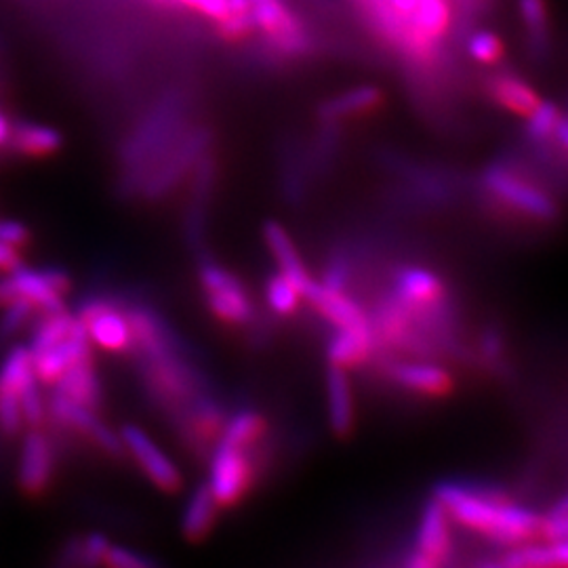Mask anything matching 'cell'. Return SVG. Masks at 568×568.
Returning a JSON list of instances; mask_svg holds the SVG:
<instances>
[{
  "label": "cell",
  "mask_w": 568,
  "mask_h": 568,
  "mask_svg": "<svg viewBox=\"0 0 568 568\" xmlns=\"http://www.w3.org/2000/svg\"><path fill=\"white\" fill-rule=\"evenodd\" d=\"M55 467V453L51 440L37 427L26 434L21 445L20 485L26 493L39 495L49 487Z\"/></svg>",
  "instance_id": "7c38bea8"
},
{
  "label": "cell",
  "mask_w": 568,
  "mask_h": 568,
  "mask_svg": "<svg viewBox=\"0 0 568 568\" xmlns=\"http://www.w3.org/2000/svg\"><path fill=\"white\" fill-rule=\"evenodd\" d=\"M264 241L267 248H270V253H272V257L276 260V264L281 267V274L302 291L305 300L307 291L312 288V284L316 281L305 270L304 260H302L297 246L293 243V239L288 236V232L278 222H267L264 225Z\"/></svg>",
  "instance_id": "2e32d148"
},
{
  "label": "cell",
  "mask_w": 568,
  "mask_h": 568,
  "mask_svg": "<svg viewBox=\"0 0 568 568\" xmlns=\"http://www.w3.org/2000/svg\"><path fill=\"white\" fill-rule=\"evenodd\" d=\"M480 187L490 206L509 217L532 224H558L562 217L560 203L541 183L535 182L516 164H488L480 178Z\"/></svg>",
  "instance_id": "7a4b0ae2"
},
{
  "label": "cell",
  "mask_w": 568,
  "mask_h": 568,
  "mask_svg": "<svg viewBox=\"0 0 568 568\" xmlns=\"http://www.w3.org/2000/svg\"><path fill=\"white\" fill-rule=\"evenodd\" d=\"M305 300L316 307L318 314H323L335 328H356V326L371 325V316L365 307L356 304L344 288H333L326 284H312Z\"/></svg>",
  "instance_id": "4fadbf2b"
},
{
  "label": "cell",
  "mask_w": 568,
  "mask_h": 568,
  "mask_svg": "<svg viewBox=\"0 0 568 568\" xmlns=\"http://www.w3.org/2000/svg\"><path fill=\"white\" fill-rule=\"evenodd\" d=\"M434 497L445 506L450 523L506 548L546 539V516L520 506L506 490L464 483H440Z\"/></svg>",
  "instance_id": "6da1fadb"
},
{
  "label": "cell",
  "mask_w": 568,
  "mask_h": 568,
  "mask_svg": "<svg viewBox=\"0 0 568 568\" xmlns=\"http://www.w3.org/2000/svg\"><path fill=\"white\" fill-rule=\"evenodd\" d=\"M30 239V232L26 225L18 222H0V243L13 244V246H23Z\"/></svg>",
  "instance_id": "1f68e13d"
},
{
  "label": "cell",
  "mask_w": 568,
  "mask_h": 568,
  "mask_svg": "<svg viewBox=\"0 0 568 568\" xmlns=\"http://www.w3.org/2000/svg\"><path fill=\"white\" fill-rule=\"evenodd\" d=\"M562 119L560 108L554 102H541L537 105V110L528 116L527 124H525V138L532 148L539 145H548L554 142V133L556 126Z\"/></svg>",
  "instance_id": "d4e9b609"
},
{
  "label": "cell",
  "mask_w": 568,
  "mask_h": 568,
  "mask_svg": "<svg viewBox=\"0 0 568 568\" xmlns=\"http://www.w3.org/2000/svg\"><path fill=\"white\" fill-rule=\"evenodd\" d=\"M199 281L203 286L209 312L224 325H248L255 316V305L244 284L225 267L217 264L201 265Z\"/></svg>",
  "instance_id": "5b68a950"
},
{
  "label": "cell",
  "mask_w": 568,
  "mask_h": 568,
  "mask_svg": "<svg viewBox=\"0 0 568 568\" xmlns=\"http://www.w3.org/2000/svg\"><path fill=\"white\" fill-rule=\"evenodd\" d=\"M21 265L20 246L13 244L0 243V272L9 274L18 270Z\"/></svg>",
  "instance_id": "d6a6232c"
},
{
  "label": "cell",
  "mask_w": 568,
  "mask_h": 568,
  "mask_svg": "<svg viewBox=\"0 0 568 568\" xmlns=\"http://www.w3.org/2000/svg\"><path fill=\"white\" fill-rule=\"evenodd\" d=\"M255 26L264 32L272 49L283 55H304L310 49V39L304 21L300 20L284 0H251Z\"/></svg>",
  "instance_id": "9c48e42d"
},
{
  "label": "cell",
  "mask_w": 568,
  "mask_h": 568,
  "mask_svg": "<svg viewBox=\"0 0 568 568\" xmlns=\"http://www.w3.org/2000/svg\"><path fill=\"white\" fill-rule=\"evenodd\" d=\"M265 434L267 422L264 415L255 408H241L225 422L220 440L234 447L255 448L262 445Z\"/></svg>",
  "instance_id": "7402d4cb"
},
{
  "label": "cell",
  "mask_w": 568,
  "mask_h": 568,
  "mask_svg": "<svg viewBox=\"0 0 568 568\" xmlns=\"http://www.w3.org/2000/svg\"><path fill=\"white\" fill-rule=\"evenodd\" d=\"M9 143L23 154V156H32V159H41L55 154L61 148L60 131L44 126V124H32V122H23L20 126L11 129V138Z\"/></svg>",
  "instance_id": "cb8c5ba5"
},
{
  "label": "cell",
  "mask_w": 568,
  "mask_h": 568,
  "mask_svg": "<svg viewBox=\"0 0 568 568\" xmlns=\"http://www.w3.org/2000/svg\"><path fill=\"white\" fill-rule=\"evenodd\" d=\"M77 318L84 326L91 344L98 345L103 352L110 354H124L135 349V335L133 326L122 310L121 304L114 300L95 297L87 300L77 312Z\"/></svg>",
  "instance_id": "8992f818"
},
{
  "label": "cell",
  "mask_w": 568,
  "mask_h": 568,
  "mask_svg": "<svg viewBox=\"0 0 568 568\" xmlns=\"http://www.w3.org/2000/svg\"><path fill=\"white\" fill-rule=\"evenodd\" d=\"M480 356L488 366L504 365L506 358V339L499 331L487 328L480 337Z\"/></svg>",
  "instance_id": "f546056e"
},
{
  "label": "cell",
  "mask_w": 568,
  "mask_h": 568,
  "mask_svg": "<svg viewBox=\"0 0 568 568\" xmlns=\"http://www.w3.org/2000/svg\"><path fill=\"white\" fill-rule=\"evenodd\" d=\"M389 377L396 386L424 398H445L455 389L453 373L443 365L427 361H408L389 368Z\"/></svg>",
  "instance_id": "8fae6325"
},
{
  "label": "cell",
  "mask_w": 568,
  "mask_h": 568,
  "mask_svg": "<svg viewBox=\"0 0 568 568\" xmlns=\"http://www.w3.org/2000/svg\"><path fill=\"white\" fill-rule=\"evenodd\" d=\"M554 142L560 143V150L568 154V114H562V119L556 126V133H554Z\"/></svg>",
  "instance_id": "836d02e7"
},
{
  "label": "cell",
  "mask_w": 568,
  "mask_h": 568,
  "mask_svg": "<svg viewBox=\"0 0 568 568\" xmlns=\"http://www.w3.org/2000/svg\"><path fill=\"white\" fill-rule=\"evenodd\" d=\"M108 548H110V541L103 537L102 532H91L79 541L70 544L68 556H70L72 565L98 567V565H103Z\"/></svg>",
  "instance_id": "4316f807"
},
{
  "label": "cell",
  "mask_w": 568,
  "mask_h": 568,
  "mask_svg": "<svg viewBox=\"0 0 568 568\" xmlns=\"http://www.w3.org/2000/svg\"><path fill=\"white\" fill-rule=\"evenodd\" d=\"M175 4H183L215 21L224 20L227 13V0H175Z\"/></svg>",
  "instance_id": "4dcf8cb0"
},
{
  "label": "cell",
  "mask_w": 568,
  "mask_h": 568,
  "mask_svg": "<svg viewBox=\"0 0 568 568\" xmlns=\"http://www.w3.org/2000/svg\"><path fill=\"white\" fill-rule=\"evenodd\" d=\"M518 11L527 32L528 58L535 63H546L551 53L546 0H518Z\"/></svg>",
  "instance_id": "ffe728a7"
},
{
  "label": "cell",
  "mask_w": 568,
  "mask_h": 568,
  "mask_svg": "<svg viewBox=\"0 0 568 568\" xmlns=\"http://www.w3.org/2000/svg\"><path fill=\"white\" fill-rule=\"evenodd\" d=\"M466 47L467 53L485 65H495L506 55L504 42L499 41V37L495 32H488V30L469 32Z\"/></svg>",
  "instance_id": "83f0119b"
},
{
  "label": "cell",
  "mask_w": 568,
  "mask_h": 568,
  "mask_svg": "<svg viewBox=\"0 0 568 568\" xmlns=\"http://www.w3.org/2000/svg\"><path fill=\"white\" fill-rule=\"evenodd\" d=\"M253 450L255 448L234 447L222 440H217V445L211 450L206 485L220 508L239 506L255 485L257 464Z\"/></svg>",
  "instance_id": "277c9868"
},
{
  "label": "cell",
  "mask_w": 568,
  "mask_h": 568,
  "mask_svg": "<svg viewBox=\"0 0 568 568\" xmlns=\"http://www.w3.org/2000/svg\"><path fill=\"white\" fill-rule=\"evenodd\" d=\"M495 565L511 568L568 567V539L537 541L506 549Z\"/></svg>",
  "instance_id": "d6986e66"
},
{
  "label": "cell",
  "mask_w": 568,
  "mask_h": 568,
  "mask_svg": "<svg viewBox=\"0 0 568 568\" xmlns=\"http://www.w3.org/2000/svg\"><path fill=\"white\" fill-rule=\"evenodd\" d=\"M53 396H58L61 400H68V403H74V405L93 408V410L100 408L103 389L93 361H84V363L68 368L58 379Z\"/></svg>",
  "instance_id": "e0dca14e"
},
{
  "label": "cell",
  "mask_w": 568,
  "mask_h": 568,
  "mask_svg": "<svg viewBox=\"0 0 568 568\" xmlns=\"http://www.w3.org/2000/svg\"><path fill=\"white\" fill-rule=\"evenodd\" d=\"M70 276L63 270H30L20 265L18 270L0 278V305L23 302L39 310L41 314L55 312L63 307V300L70 293Z\"/></svg>",
  "instance_id": "3957f363"
},
{
  "label": "cell",
  "mask_w": 568,
  "mask_h": 568,
  "mask_svg": "<svg viewBox=\"0 0 568 568\" xmlns=\"http://www.w3.org/2000/svg\"><path fill=\"white\" fill-rule=\"evenodd\" d=\"M384 103V93L375 87H358L344 95L331 100L323 105L325 121H339L347 116H363L368 112H377Z\"/></svg>",
  "instance_id": "603a6c76"
},
{
  "label": "cell",
  "mask_w": 568,
  "mask_h": 568,
  "mask_svg": "<svg viewBox=\"0 0 568 568\" xmlns=\"http://www.w3.org/2000/svg\"><path fill=\"white\" fill-rule=\"evenodd\" d=\"M217 509H220V506H217V501H215V497H213V493H211L206 483L194 488L182 514L183 537L187 541L204 539L215 525Z\"/></svg>",
  "instance_id": "44dd1931"
},
{
  "label": "cell",
  "mask_w": 568,
  "mask_h": 568,
  "mask_svg": "<svg viewBox=\"0 0 568 568\" xmlns=\"http://www.w3.org/2000/svg\"><path fill=\"white\" fill-rule=\"evenodd\" d=\"M39 384L30 347H13L0 366V427L18 434L23 422L21 396Z\"/></svg>",
  "instance_id": "ba28073f"
},
{
  "label": "cell",
  "mask_w": 568,
  "mask_h": 568,
  "mask_svg": "<svg viewBox=\"0 0 568 568\" xmlns=\"http://www.w3.org/2000/svg\"><path fill=\"white\" fill-rule=\"evenodd\" d=\"M453 554H455V539H453L450 516L445 506L436 497H432L422 509L419 525L415 532V546L406 565L410 568L445 567L450 562Z\"/></svg>",
  "instance_id": "52a82bcc"
},
{
  "label": "cell",
  "mask_w": 568,
  "mask_h": 568,
  "mask_svg": "<svg viewBox=\"0 0 568 568\" xmlns=\"http://www.w3.org/2000/svg\"><path fill=\"white\" fill-rule=\"evenodd\" d=\"M377 347L379 342L375 337L373 325L337 328V335L328 342L326 347V358H328V365L349 371V368L365 365Z\"/></svg>",
  "instance_id": "9a60e30c"
},
{
  "label": "cell",
  "mask_w": 568,
  "mask_h": 568,
  "mask_svg": "<svg viewBox=\"0 0 568 568\" xmlns=\"http://www.w3.org/2000/svg\"><path fill=\"white\" fill-rule=\"evenodd\" d=\"M103 565L112 568H150L154 567V558L145 556L138 549L124 548V546H112L105 551Z\"/></svg>",
  "instance_id": "f1b7e54d"
},
{
  "label": "cell",
  "mask_w": 568,
  "mask_h": 568,
  "mask_svg": "<svg viewBox=\"0 0 568 568\" xmlns=\"http://www.w3.org/2000/svg\"><path fill=\"white\" fill-rule=\"evenodd\" d=\"M9 138H11V124H9L4 114H0V148L4 143H9Z\"/></svg>",
  "instance_id": "e575fe53"
},
{
  "label": "cell",
  "mask_w": 568,
  "mask_h": 568,
  "mask_svg": "<svg viewBox=\"0 0 568 568\" xmlns=\"http://www.w3.org/2000/svg\"><path fill=\"white\" fill-rule=\"evenodd\" d=\"M122 445L126 453L138 462L143 476L163 493L182 490V471L166 457L163 448L159 447L142 427L124 426L121 429Z\"/></svg>",
  "instance_id": "30bf717a"
},
{
  "label": "cell",
  "mask_w": 568,
  "mask_h": 568,
  "mask_svg": "<svg viewBox=\"0 0 568 568\" xmlns=\"http://www.w3.org/2000/svg\"><path fill=\"white\" fill-rule=\"evenodd\" d=\"M302 291L291 283L281 272L270 276L265 283V302L270 310L278 316H293L302 304Z\"/></svg>",
  "instance_id": "484cf974"
},
{
  "label": "cell",
  "mask_w": 568,
  "mask_h": 568,
  "mask_svg": "<svg viewBox=\"0 0 568 568\" xmlns=\"http://www.w3.org/2000/svg\"><path fill=\"white\" fill-rule=\"evenodd\" d=\"M488 100L511 114L528 119L541 103L539 93L514 72H497L485 81Z\"/></svg>",
  "instance_id": "5bb4252c"
},
{
  "label": "cell",
  "mask_w": 568,
  "mask_h": 568,
  "mask_svg": "<svg viewBox=\"0 0 568 568\" xmlns=\"http://www.w3.org/2000/svg\"><path fill=\"white\" fill-rule=\"evenodd\" d=\"M326 400H328V426L337 436H347L354 429V394L347 371L328 365L326 371Z\"/></svg>",
  "instance_id": "ac0fdd59"
},
{
  "label": "cell",
  "mask_w": 568,
  "mask_h": 568,
  "mask_svg": "<svg viewBox=\"0 0 568 568\" xmlns=\"http://www.w3.org/2000/svg\"><path fill=\"white\" fill-rule=\"evenodd\" d=\"M565 514H568V493L548 511V516H565Z\"/></svg>",
  "instance_id": "d590c367"
}]
</instances>
